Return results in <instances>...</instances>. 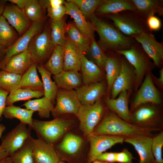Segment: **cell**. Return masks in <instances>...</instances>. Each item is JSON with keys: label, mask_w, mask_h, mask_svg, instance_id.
<instances>
[{"label": "cell", "mask_w": 163, "mask_h": 163, "mask_svg": "<svg viewBox=\"0 0 163 163\" xmlns=\"http://www.w3.org/2000/svg\"><path fill=\"white\" fill-rule=\"evenodd\" d=\"M66 33L70 41L76 45L83 53H86L90 46L91 40L82 33L74 24L66 25Z\"/></svg>", "instance_id": "obj_34"}, {"label": "cell", "mask_w": 163, "mask_h": 163, "mask_svg": "<svg viewBox=\"0 0 163 163\" xmlns=\"http://www.w3.org/2000/svg\"><path fill=\"white\" fill-rule=\"evenodd\" d=\"M91 163H108L105 162L96 160Z\"/></svg>", "instance_id": "obj_58"}, {"label": "cell", "mask_w": 163, "mask_h": 163, "mask_svg": "<svg viewBox=\"0 0 163 163\" xmlns=\"http://www.w3.org/2000/svg\"><path fill=\"white\" fill-rule=\"evenodd\" d=\"M37 68L41 76L44 96L54 104L58 88L55 82L52 80V74L44 68L42 64H37Z\"/></svg>", "instance_id": "obj_32"}, {"label": "cell", "mask_w": 163, "mask_h": 163, "mask_svg": "<svg viewBox=\"0 0 163 163\" xmlns=\"http://www.w3.org/2000/svg\"><path fill=\"white\" fill-rule=\"evenodd\" d=\"M82 140L79 136L72 133L66 134L61 141L55 147L57 153L70 156L76 155L80 151Z\"/></svg>", "instance_id": "obj_29"}, {"label": "cell", "mask_w": 163, "mask_h": 163, "mask_svg": "<svg viewBox=\"0 0 163 163\" xmlns=\"http://www.w3.org/2000/svg\"><path fill=\"white\" fill-rule=\"evenodd\" d=\"M34 62L27 49L11 57L1 70L22 75Z\"/></svg>", "instance_id": "obj_22"}, {"label": "cell", "mask_w": 163, "mask_h": 163, "mask_svg": "<svg viewBox=\"0 0 163 163\" xmlns=\"http://www.w3.org/2000/svg\"><path fill=\"white\" fill-rule=\"evenodd\" d=\"M64 49L63 70H80L81 56L83 53L74 43L66 38Z\"/></svg>", "instance_id": "obj_25"}, {"label": "cell", "mask_w": 163, "mask_h": 163, "mask_svg": "<svg viewBox=\"0 0 163 163\" xmlns=\"http://www.w3.org/2000/svg\"><path fill=\"white\" fill-rule=\"evenodd\" d=\"M163 146V132L152 138V150L155 163H163L162 148Z\"/></svg>", "instance_id": "obj_44"}, {"label": "cell", "mask_w": 163, "mask_h": 163, "mask_svg": "<svg viewBox=\"0 0 163 163\" xmlns=\"http://www.w3.org/2000/svg\"><path fill=\"white\" fill-rule=\"evenodd\" d=\"M39 2L43 10L58 7L65 2L63 0H40Z\"/></svg>", "instance_id": "obj_48"}, {"label": "cell", "mask_w": 163, "mask_h": 163, "mask_svg": "<svg viewBox=\"0 0 163 163\" xmlns=\"http://www.w3.org/2000/svg\"><path fill=\"white\" fill-rule=\"evenodd\" d=\"M34 163H58L60 157L53 144L32 137Z\"/></svg>", "instance_id": "obj_17"}, {"label": "cell", "mask_w": 163, "mask_h": 163, "mask_svg": "<svg viewBox=\"0 0 163 163\" xmlns=\"http://www.w3.org/2000/svg\"><path fill=\"white\" fill-rule=\"evenodd\" d=\"M9 156L6 151L3 147L2 146L0 145V161L5 158Z\"/></svg>", "instance_id": "obj_53"}, {"label": "cell", "mask_w": 163, "mask_h": 163, "mask_svg": "<svg viewBox=\"0 0 163 163\" xmlns=\"http://www.w3.org/2000/svg\"><path fill=\"white\" fill-rule=\"evenodd\" d=\"M50 31L47 27H44L33 38L27 47V50L37 64H43L54 48L51 43Z\"/></svg>", "instance_id": "obj_8"}, {"label": "cell", "mask_w": 163, "mask_h": 163, "mask_svg": "<svg viewBox=\"0 0 163 163\" xmlns=\"http://www.w3.org/2000/svg\"><path fill=\"white\" fill-rule=\"evenodd\" d=\"M27 109L38 112L41 118H49L54 107V104L48 98L43 97L41 98L29 100L22 105Z\"/></svg>", "instance_id": "obj_30"}, {"label": "cell", "mask_w": 163, "mask_h": 163, "mask_svg": "<svg viewBox=\"0 0 163 163\" xmlns=\"http://www.w3.org/2000/svg\"><path fill=\"white\" fill-rule=\"evenodd\" d=\"M34 112L26 108H22L13 104L6 107L2 115L6 119H17L20 123L28 125L29 127L32 124V117Z\"/></svg>", "instance_id": "obj_33"}, {"label": "cell", "mask_w": 163, "mask_h": 163, "mask_svg": "<svg viewBox=\"0 0 163 163\" xmlns=\"http://www.w3.org/2000/svg\"><path fill=\"white\" fill-rule=\"evenodd\" d=\"M104 111L101 99L92 105H81L76 116L85 136L87 137L93 133L102 118Z\"/></svg>", "instance_id": "obj_7"}, {"label": "cell", "mask_w": 163, "mask_h": 163, "mask_svg": "<svg viewBox=\"0 0 163 163\" xmlns=\"http://www.w3.org/2000/svg\"><path fill=\"white\" fill-rule=\"evenodd\" d=\"M152 140L151 136L141 135L125 137L124 142L133 146L139 155V163H155L152 150Z\"/></svg>", "instance_id": "obj_19"}, {"label": "cell", "mask_w": 163, "mask_h": 163, "mask_svg": "<svg viewBox=\"0 0 163 163\" xmlns=\"http://www.w3.org/2000/svg\"><path fill=\"white\" fill-rule=\"evenodd\" d=\"M151 73L150 71L145 75L132 103L130 113L143 104L151 103L159 105L161 103V94L152 81Z\"/></svg>", "instance_id": "obj_10"}, {"label": "cell", "mask_w": 163, "mask_h": 163, "mask_svg": "<svg viewBox=\"0 0 163 163\" xmlns=\"http://www.w3.org/2000/svg\"><path fill=\"white\" fill-rule=\"evenodd\" d=\"M64 55V46H56L44 67L54 75H57L63 70Z\"/></svg>", "instance_id": "obj_35"}, {"label": "cell", "mask_w": 163, "mask_h": 163, "mask_svg": "<svg viewBox=\"0 0 163 163\" xmlns=\"http://www.w3.org/2000/svg\"><path fill=\"white\" fill-rule=\"evenodd\" d=\"M64 5L66 9V14L73 18L75 25L78 30L91 40L94 38L95 31L92 24L86 20L77 6L68 0Z\"/></svg>", "instance_id": "obj_20"}, {"label": "cell", "mask_w": 163, "mask_h": 163, "mask_svg": "<svg viewBox=\"0 0 163 163\" xmlns=\"http://www.w3.org/2000/svg\"></svg>", "instance_id": "obj_60"}, {"label": "cell", "mask_w": 163, "mask_h": 163, "mask_svg": "<svg viewBox=\"0 0 163 163\" xmlns=\"http://www.w3.org/2000/svg\"><path fill=\"white\" fill-rule=\"evenodd\" d=\"M153 130L137 126L120 118L110 111L107 112L92 134L126 137L138 135L151 136Z\"/></svg>", "instance_id": "obj_2"}, {"label": "cell", "mask_w": 163, "mask_h": 163, "mask_svg": "<svg viewBox=\"0 0 163 163\" xmlns=\"http://www.w3.org/2000/svg\"><path fill=\"white\" fill-rule=\"evenodd\" d=\"M127 91L121 92L117 98L106 97L104 101L108 108L123 120L129 123L130 112L128 106Z\"/></svg>", "instance_id": "obj_21"}, {"label": "cell", "mask_w": 163, "mask_h": 163, "mask_svg": "<svg viewBox=\"0 0 163 163\" xmlns=\"http://www.w3.org/2000/svg\"><path fill=\"white\" fill-rule=\"evenodd\" d=\"M55 101L56 105L51 113L54 118L64 114L76 116L81 105L75 90L58 88Z\"/></svg>", "instance_id": "obj_9"}, {"label": "cell", "mask_w": 163, "mask_h": 163, "mask_svg": "<svg viewBox=\"0 0 163 163\" xmlns=\"http://www.w3.org/2000/svg\"><path fill=\"white\" fill-rule=\"evenodd\" d=\"M22 75L0 70V88L9 93L20 88Z\"/></svg>", "instance_id": "obj_39"}, {"label": "cell", "mask_w": 163, "mask_h": 163, "mask_svg": "<svg viewBox=\"0 0 163 163\" xmlns=\"http://www.w3.org/2000/svg\"><path fill=\"white\" fill-rule=\"evenodd\" d=\"M107 89L105 82L101 81L82 85L75 90L81 105H92L101 99Z\"/></svg>", "instance_id": "obj_18"}, {"label": "cell", "mask_w": 163, "mask_h": 163, "mask_svg": "<svg viewBox=\"0 0 163 163\" xmlns=\"http://www.w3.org/2000/svg\"><path fill=\"white\" fill-rule=\"evenodd\" d=\"M116 52L123 56L133 67L135 74L133 88L136 91L144 76L155 66L140 44L135 40L129 49Z\"/></svg>", "instance_id": "obj_4"}, {"label": "cell", "mask_w": 163, "mask_h": 163, "mask_svg": "<svg viewBox=\"0 0 163 163\" xmlns=\"http://www.w3.org/2000/svg\"><path fill=\"white\" fill-rule=\"evenodd\" d=\"M132 37L141 45L153 61L155 66L161 68L163 63V44L156 40L152 32H142Z\"/></svg>", "instance_id": "obj_13"}, {"label": "cell", "mask_w": 163, "mask_h": 163, "mask_svg": "<svg viewBox=\"0 0 163 163\" xmlns=\"http://www.w3.org/2000/svg\"><path fill=\"white\" fill-rule=\"evenodd\" d=\"M31 129L20 123L2 139L1 145L10 156L21 148L30 138Z\"/></svg>", "instance_id": "obj_11"}, {"label": "cell", "mask_w": 163, "mask_h": 163, "mask_svg": "<svg viewBox=\"0 0 163 163\" xmlns=\"http://www.w3.org/2000/svg\"><path fill=\"white\" fill-rule=\"evenodd\" d=\"M151 75L152 81L159 88L162 89L163 87V68H161L159 71V77L156 78L151 72Z\"/></svg>", "instance_id": "obj_51"}, {"label": "cell", "mask_w": 163, "mask_h": 163, "mask_svg": "<svg viewBox=\"0 0 163 163\" xmlns=\"http://www.w3.org/2000/svg\"><path fill=\"white\" fill-rule=\"evenodd\" d=\"M107 56L104 70L106 72L107 90L110 91L112 86L118 75L121 68L123 56L115 52Z\"/></svg>", "instance_id": "obj_28"}, {"label": "cell", "mask_w": 163, "mask_h": 163, "mask_svg": "<svg viewBox=\"0 0 163 163\" xmlns=\"http://www.w3.org/2000/svg\"><path fill=\"white\" fill-rule=\"evenodd\" d=\"M134 4L135 11L146 20L150 16L157 14L163 15V1L161 0H131Z\"/></svg>", "instance_id": "obj_26"}, {"label": "cell", "mask_w": 163, "mask_h": 163, "mask_svg": "<svg viewBox=\"0 0 163 163\" xmlns=\"http://www.w3.org/2000/svg\"><path fill=\"white\" fill-rule=\"evenodd\" d=\"M43 95V91L20 88L9 93L6 99V105H13L16 102L28 101L33 98H39Z\"/></svg>", "instance_id": "obj_37"}, {"label": "cell", "mask_w": 163, "mask_h": 163, "mask_svg": "<svg viewBox=\"0 0 163 163\" xmlns=\"http://www.w3.org/2000/svg\"><path fill=\"white\" fill-rule=\"evenodd\" d=\"M6 129V126L2 124H0V139L2 138V135Z\"/></svg>", "instance_id": "obj_57"}, {"label": "cell", "mask_w": 163, "mask_h": 163, "mask_svg": "<svg viewBox=\"0 0 163 163\" xmlns=\"http://www.w3.org/2000/svg\"><path fill=\"white\" fill-rule=\"evenodd\" d=\"M104 16L126 36L132 37L142 32H151L147 27L146 20L134 11L126 10Z\"/></svg>", "instance_id": "obj_5"}, {"label": "cell", "mask_w": 163, "mask_h": 163, "mask_svg": "<svg viewBox=\"0 0 163 163\" xmlns=\"http://www.w3.org/2000/svg\"><path fill=\"white\" fill-rule=\"evenodd\" d=\"M50 35L51 43L54 48L57 45L64 46L66 38L65 37L66 24L63 18L59 20H51Z\"/></svg>", "instance_id": "obj_38"}, {"label": "cell", "mask_w": 163, "mask_h": 163, "mask_svg": "<svg viewBox=\"0 0 163 163\" xmlns=\"http://www.w3.org/2000/svg\"><path fill=\"white\" fill-rule=\"evenodd\" d=\"M89 17L94 31L99 37L97 43L103 50L116 52L126 50L134 42L133 37L123 34L112 22L107 21L94 14Z\"/></svg>", "instance_id": "obj_1"}, {"label": "cell", "mask_w": 163, "mask_h": 163, "mask_svg": "<svg viewBox=\"0 0 163 163\" xmlns=\"http://www.w3.org/2000/svg\"><path fill=\"white\" fill-rule=\"evenodd\" d=\"M79 71L62 70L53 78L58 88L72 90L79 88L83 83L82 76Z\"/></svg>", "instance_id": "obj_23"}, {"label": "cell", "mask_w": 163, "mask_h": 163, "mask_svg": "<svg viewBox=\"0 0 163 163\" xmlns=\"http://www.w3.org/2000/svg\"><path fill=\"white\" fill-rule=\"evenodd\" d=\"M47 16L53 20H59L62 19L66 14V9L64 4L54 8L47 9Z\"/></svg>", "instance_id": "obj_45"}, {"label": "cell", "mask_w": 163, "mask_h": 163, "mask_svg": "<svg viewBox=\"0 0 163 163\" xmlns=\"http://www.w3.org/2000/svg\"><path fill=\"white\" fill-rule=\"evenodd\" d=\"M90 143L88 162L91 163L97 156L113 146L124 142L125 137L92 134L87 137Z\"/></svg>", "instance_id": "obj_12"}, {"label": "cell", "mask_w": 163, "mask_h": 163, "mask_svg": "<svg viewBox=\"0 0 163 163\" xmlns=\"http://www.w3.org/2000/svg\"><path fill=\"white\" fill-rule=\"evenodd\" d=\"M135 10L131 0H104L95 11L97 14L104 16L126 10Z\"/></svg>", "instance_id": "obj_27"}, {"label": "cell", "mask_w": 163, "mask_h": 163, "mask_svg": "<svg viewBox=\"0 0 163 163\" xmlns=\"http://www.w3.org/2000/svg\"><path fill=\"white\" fill-rule=\"evenodd\" d=\"M76 5L86 18L94 14L104 0H68Z\"/></svg>", "instance_id": "obj_43"}, {"label": "cell", "mask_w": 163, "mask_h": 163, "mask_svg": "<svg viewBox=\"0 0 163 163\" xmlns=\"http://www.w3.org/2000/svg\"><path fill=\"white\" fill-rule=\"evenodd\" d=\"M28 18L32 22L45 19L43 9L37 0H27L24 8Z\"/></svg>", "instance_id": "obj_42"}, {"label": "cell", "mask_w": 163, "mask_h": 163, "mask_svg": "<svg viewBox=\"0 0 163 163\" xmlns=\"http://www.w3.org/2000/svg\"><path fill=\"white\" fill-rule=\"evenodd\" d=\"M0 163H13V162L11 157L8 156L0 161Z\"/></svg>", "instance_id": "obj_56"}, {"label": "cell", "mask_w": 163, "mask_h": 163, "mask_svg": "<svg viewBox=\"0 0 163 163\" xmlns=\"http://www.w3.org/2000/svg\"><path fill=\"white\" fill-rule=\"evenodd\" d=\"M45 19L37 22H33L29 28L14 43L6 50L5 56L0 62V70L3 67L7 61L12 56L27 49L33 38L43 30Z\"/></svg>", "instance_id": "obj_14"}, {"label": "cell", "mask_w": 163, "mask_h": 163, "mask_svg": "<svg viewBox=\"0 0 163 163\" xmlns=\"http://www.w3.org/2000/svg\"><path fill=\"white\" fill-rule=\"evenodd\" d=\"M146 21L147 27L151 32L152 31H157L161 28V21L158 17L155 15L150 16Z\"/></svg>", "instance_id": "obj_46"}, {"label": "cell", "mask_w": 163, "mask_h": 163, "mask_svg": "<svg viewBox=\"0 0 163 163\" xmlns=\"http://www.w3.org/2000/svg\"><path fill=\"white\" fill-rule=\"evenodd\" d=\"M6 49L0 45V62L4 57L6 52Z\"/></svg>", "instance_id": "obj_55"}, {"label": "cell", "mask_w": 163, "mask_h": 163, "mask_svg": "<svg viewBox=\"0 0 163 163\" xmlns=\"http://www.w3.org/2000/svg\"><path fill=\"white\" fill-rule=\"evenodd\" d=\"M73 123L72 120L61 117L46 121L33 119L31 125L28 127L35 132L38 138L54 145L62 137Z\"/></svg>", "instance_id": "obj_3"}, {"label": "cell", "mask_w": 163, "mask_h": 163, "mask_svg": "<svg viewBox=\"0 0 163 163\" xmlns=\"http://www.w3.org/2000/svg\"><path fill=\"white\" fill-rule=\"evenodd\" d=\"M37 64L34 62L22 75L20 88L34 91H43L42 80L37 72Z\"/></svg>", "instance_id": "obj_31"}, {"label": "cell", "mask_w": 163, "mask_h": 163, "mask_svg": "<svg viewBox=\"0 0 163 163\" xmlns=\"http://www.w3.org/2000/svg\"><path fill=\"white\" fill-rule=\"evenodd\" d=\"M11 4L15 5L19 8L24 9L27 0H7Z\"/></svg>", "instance_id": "obj_52"}, {"label": "cell", "mask_w": 163, "mask_h": 163, "mask_svg": "<svg viewBox=\"0 0 163 163\" xmlns=\"http://www.w3.org/2000/svg\"><path fill=\"white\" fill-rule=\"evenodd\" d=\"M7 0H0V17L2 15L7 4Z\"/></svg>", "instance_id": "obj_54"}, {"label": "cell", "mask_w": 163, "mask_h": 163, "mask_svg": "<svg viewBox=\"0 0 163 163\" xmlns=\"http://www.w3.org/2000/svg\"><path fill=\"white\" fill-rule=\"evenodd\" d=\"M19 37L2 15L0 17V45L6 49L13 45Z\"/></svg>", "instance_id": "obj_36"}, {"label": "cell", "mask_w": 163, "mask_h": 163, "mask_svg": "<svg viewBox=\"0 0 163 163\" xmlns=\"http://www.w3.org/2000/svg\"><path fill=\"white\" fill-rule=\"evenodd\" d=\"M135 79L133 67L123 56L120 72L111 88V98H115L121 92L133 88Z\"/></svg>", "instance_id": "obj_15"}, {"label": "cell", "mask_w": 163, "mask_h": 163, "mask_svg": "<svg viewBox=\"0 0 163 163\" xmlns=\"http://www.w3.org/2000/svg\"><path fill=\"white\" fill-rule=\"evenodd\" d=\"M89 57L90 60L98 66L102 70L104 69L107 58L103 50L95 40H91L89 48L86 53Z\"/></svg>", "instance_id": "obj_41"}, {"label": "cell", "mask_w": 163, "mask_h": 163, "mask_svg": "<svg viewBox=\"0 0 163 163\" xmlns=\"http://www.w3.org/2000/svg\"><path fill=\"white\" fill-rule=\"evenodd\" d=\"M9 92L0 88V121L3 112L6 106V100Z\"/></svg>", "instance_id": "obj_50"}, {"label": "cell", "mask_w": 163, "mask_h": 163, "mask_svg": "<svg viewBox=\"0 0 163 163\" xmlns=\"http://www.w3.org/2000/svg\"><path fill=\"white\" fill-rule=\"evenodd\" d=\"M158 105L142 104L131 113L129 123L137 126L159 131L162 125V111Z\"/></svg>", "instance_id": "obj_6"}, {"label": "cell", "mask_w": 163, "mask_h": 163, "mask_svg": "<svg viewBox=\"0 0 163 163\" xmlns=\"http://www.w3.org/2000/svg\"><path fill=\"white\" fill-rule=\"evenodd\" d=\"M2 15L19 37L29 28L32 23L27 16L24 9L13 4H6Z\"/></svg>", "instance_id": "obj_16"}, {"label": "cell", "mask_w": 163, "mask_h": 163, "mask_svg": "<svg viewBox=\"0 0 163 163\" xmlns=\"http://www.w3.org/2000/svg\"><path fill=\"white\" fill-rule=\"evenodd\" d=\"M117 152H103L97 157L96 159L107 163L116 162V156Z\"/></svg>", "instance_id": "obj_49"}, {"label": "cell", "mask_w": 163, "mask_h": 163, "mask_svg": "<svg viewBox=\"0 0 163 163\" xmlns=\"http://www.w3.org/2000/svg\"><path fill=\"white\" fill-rule=\"evenodd\" d=\"M32 137L21 148L10 156L13 163H34Z\"/></svg>", "instance_id": "obj_40"}, {"label": "cell", "mask_w": 163, "mask_h": 163, "mask_svg": "<svg viewBox=\"0 0 163 163\" xmlns=\"http://www.w3.org/2000/svg\"><path fill=\"white\" fill-rule=\"evenodd\" d=\"M58 163H66L60 161H59L58 162Z\"/></svg>", "instance_id": "obj_59"}, {"label": "cell", "mask_w": 163, "mask_h": 163, "mask_svg": "<svg viewBox=\"0 0 163 163\" xmlns=\"http://www.w3.org/2000/svg\"><path fill=\"white\" fill-rule=\"evenodd\" d=\"M80 70L84 85L100 82L103 77L102 69L88 59L83 53L81 56Z\"/></svg>", "instance_id": "obj_24"}, {"label": "cell", "mask_w": 163, "mask_h": 163, "mask_svg": "<svg viewBox=\"0 0 163 163\" xmlns=\"http://www.w3.org/2000/svg\"><path fill=\"white\" fill-rule=\"evenodd\" d=\"M133 159L131 153L126 149L120 152L117 153L116 162L120 163H132Z\"/></svg>", "instance_id": "obj_47"}]
</instances>
